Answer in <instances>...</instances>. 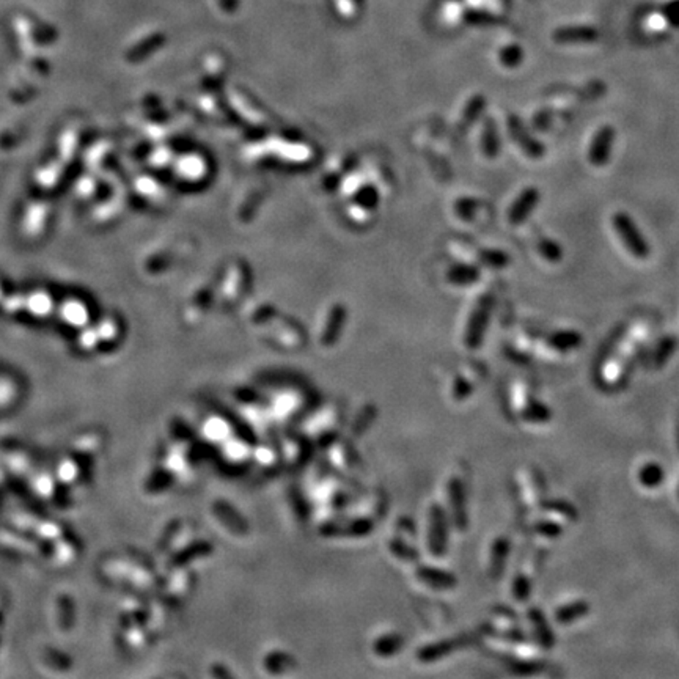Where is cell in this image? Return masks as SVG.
I'll use <instances>...</instances> for the list:
<instances>
[{"label":"cell","instance_id":"6da1fadb","mask_svg":"<svg viewBox=\"0 0 679 679\" xmlns=\"http://www.w3.org/2000/svg\"><path fill=\"white\" fill-rule=\"evenodd\" d=\"M577 521V510L566 500L543 502L530 511L529 530L541 539H555Z\"/></svg>","mask_w":679,"mask_h":679},{"label":"cell","instance_id":"7a4b0ae2","mask_svg":"<svg viewBox=\"0 0 679 679\" xmlns=\"http://www.w3.org/2000/svg\"><path fill=\"white\" fill-rule=\"evenodd\" d=\"M515 491L521 508L530 512L544 502V478L535 467H521L515 475Z\"/></svg>","mask_w":679,"mask_h":679},{"label":"cell","instance_id":"3957f363","mask_svg":"<svg viewBox=\"0 0 679 679\" xmlns=\"http://www.w3.org/2000/svg\"><path fill=\"white\" fill-rule=\"evenodd\" d=\"M443 510L447 512L450 525H453L455 530H467V486L466 480L458 474L450 476L445 484V507H443Z\"/></svg>","mask_w":679,"mask_h":679},{"label":"cell","instance_id":"277c9868","mask_svg":"<svg viewBox=\"0 0 679 679\" xmlns=\"http://www.w3.org/2000/svg\"><path fill=\"white\" fill-rule=\"evenodd\" d=\"M612 225L615 232L618 233L623 244L629 253L639 260H645L649 256V244L643 236L639 225L629 216L627 212H615L612 217Z\"/></svg>","mask_w":679,"mask_h":679},{"label":"cell","instance_id":"5b68a950","mask_svg":"<svg viewBox=\"0 0 679 679\" xmlns=\"http://www.w3.org/2000/svg\"><path fill=\"white\" fill-rule=\"evenodd\" d=\"M448 527L450 521L443 507L431 505L426 522V547L434 558H442L445 555L448 547Z\"/></svg>","mask_w":679,"mask_h":679},{"label":"cell","instance_id":"8992f818","mask_svg":"<svg viewBox=\"0 0 679 679\" xmlns=\"http://www.w3.org/2000/svg\"><path fill=\"white\" fill-rule=\"evenodd\" d=\"M493 308L494 299L491 296H483L480 297V301L476 302L475 308L469 316L466 330H464V344H466L469 349H476L483 344Z\"/></svg>","mask_w":679,"mask_h":679},{"label":"cell","instance_id":"52a82bcc","mask_svg":"<svg viewBox=\"0 0 679 679\" xmlns=\"http://www.w3.org/2000/svg\"><path fill=\"white\" fill-rule=\"evenodd\" d=\"M543 551H533L519 565V570L511 580V596L516 601L524 602L530 598L533 584L539 572V565L543 563Z\"/></svg>","mask_w":679,"mask_h":679},{"label":"cell","instance_id":"ba28073f","mask_svg":"<svg viewBox=\"0 0 679 679\" xmlns=\"http://www.w3.org/2000/svg\"><path fill=\"white\" fill-rule=\"evenodd\" d=\"M306 395L302 390L297 389H280L274 390L271 395V414L272 419L279 421H288L297 414L302 412L304 404H306Z\"/></svg>","mask_w":679,"mask_h":679},{"label":"cell","instance_id":"9c48e42d","mask_svg":"<svg viewBox=\"0 0 679 679\" xmlns=\"http://www.w3.org/2000/svg\"><path fill=\"white\" fill-rule=\"evenodd\" d=\"M415 539H417V531L411 519L403 517L395 527V535L390 539V551L397 558L406 563H412L417 560V547H415Z\"/></svg>","mask_w":679,"mask_h":679},{"label":"cell","instance_id":"30bf717a","mask_svg":"<svg viewBox=\"0 0 679 679\" xmlns=\"http://www.w3.org/2000/svg\"><path fill=\"white\" fill-rule=\"evenodd\" d=\"M484 634L512 640L524 639L521 625H519L515 613L510 612L508 608H494V611L491 612L486 627H484Z\"/></svg>","mask_w":679,"mask_h":679},{"label":"cell","instance_id":"8fae6325","mask_svg":"<svg viewBox=\"0 0 679 679\" xmlns=\"http://www.w3.org/2000/svg\"><path fill=\"white\" fill-rule=\"evenodd\" d=\"M508 133H510V137L512 138V142L522 150V153L525 156H529L531 159H541L546 155L544 145L541 142H538L536 138L529 133V129H527L524 121L515 114L508 116Z\"/></svg>","mask_w":679,"mask_h":679},{"label":"cell","instance_id":"7c38bea8","mask_svg":"<svg viewBox=\"0 0 679 679\" xmlns=\"http://www.w3.org/2000/svg\"><path fill=\"white\" fill-rule=\"evenodd\" d=\"M615 142V129L612 126L599 128L591 138L590 148H588V161L594 167H604L612 156V148Z\"/></svg>","mask_w":679,"mask_h":679},{"label":"cell","instance_id":"4fadbf2b","mask_svg":"<svg viewBox=\"0 0 679 679\" xmlns=\"http://www.w3.org/2000/svg\"><path fill=\"white\" fill-rule=\"evenodd\" d=\"M469 642H470L469 635H458V637H452V639L440 640L438 643H429V645L420 648L417 657L421 662H435L439 659H443L445 656L455 653V651L461 649L462 647H466Z\"/></svg>","mask_w":679,"mask_h":679},{"label":"cell","instance_id":"5bb4252c","mask_svg":"<svg viewBox=\"0 0 679 679\" xmlns=\"http://www.w3.org/2000/svg\"><path fill=\"white\" fill-rule=\"evenodd\" d=\"M164 470L169 475H181L192 467L191 448L184 442H175L164 453Z\"/></svg>","mask_w":679,"mask_h":679},{"label":"cell","instance_id":"9a60e30c","mask_svg":"<svg viewBox=\"0 0 679 679\" xmlns=\"http://www.w3.org/2000/svg\"><path fill=\"white\" fill-rule=\"evenodd\" d=\"M539 202V191L536 187H525V189L519 193V197L515 200V203L511 205L508 219L512 225H519L525 222L531 216V212L535 211V208L538 206Z\"/></svg>","mask_w":679,"mask_h":679},{"label":"cell","instance_id":"2e32d148","mask_svg":"<svg viewBox=\"0 0 679 679\" xmlns=\"http://www.w3.org/2000/svg\"><path fill=\"white\" fill-rule=\"evenodd\" d=\"M527 621H529L531 634H533V642L541 649H551L555 645V635H553L552 629L549 626V621L544 616V613L539 611V608H530L527 612Z\"/></svg>","mask_w":679,"mask_h":679},{"label":"cell","instance_id":"e0dca14e","mask_svg":"<svg viewBox=\"0 0 679 679\" xmlns=\"http://www.w3.org/2000/svg\"><path fill=\"white\" fill-rule=\"evenodd\" d=\"M590 604L580 598L565 601L558 604L555 611H553V621L560 626H570L580 621L582 618H585V616L590 613Z\"/></svg>","mask_w":679,"mask_h":679},{"label":"cell","instance_id":"ac0fdd59","mask_svg":"<svg viewBox=\"0 0 679 679\" xmlns=\"http://www.w3.org/2000/svg\"><path fill=\"white\" fill-rule=\"evenodd\" d=\"M340 411L335 404H329L320 411H316V414L307 421V431L310 435H315V438H324L325 434L329 435V433L334 429L338 421H340Z\"/></svg>","mask_w":679,"mask_h":679},{"label":"cell","instance_id":"d6986e66","mask_svg":"<svg viewBox=\"0 0 679 679\" xmlns=\"http://www.w3.org/2000/svg\"><path fill=\"white\" fill-rule=\"evenodd\" d=\"M192 587H193L192 572L189 570H186V566H178V570L173 571L169 576L167 582H165L164 591L167 594L169 599L181 601L189 596Z\"/></svg>","mask_w":679,"mask_h":679},{"label":"cell","instance_id":"ffe728a7","mask_svg":"<svg viewBox=\"0 0 679 679\" xmlns=\"http://www.w3.org/2000/svg\"><path fill=\"white\" fill-rule=\"evenodd\" d=\"M510 539L500 535L493 539V543L489 546V553H488V574L489 577H493L494 580L497 577H500V574L505 571V565H507V560L510 557Z\"/></svg>","mask_w":679,"mask_h":679},{"label":"cell","instance_id":"44dd1931","mask_svg":"<svg viewBox=\"0 0 679 679\" xmlns=\"http://www.w3.org/2000/svg\"><path fill=\"white\" fill-rule=\"evenodd\" d=\"M385 507V500L383 494L379 493H370L366 495H362L356 502V505H351V508L348 510L346 515L354 516V519H362V521H371L373 517H379L380 512H383Z\"/></svg>","mask_w":679,"mask_h":679},{"label":"cell","instance_id":"7402d4cb","mask_svg":"<svg viewBox=\"0 0 679 679\" xmlns=\"http://www.w3.org/2000/svg\"><path fill=\"white\" fill-rule=\"evenodd\" d=\"M415 576H417L419 582H421V584L426 585L428 588H433V590H452V588L456 587L455 574L439 570V567H419Z\"/></svg>","mask_w":679,"mask_h":679},{"label":"cell","instance_id":"603a6c76","mask_svg":"<svg viewBox=\"0 0 679 679\" xmlns=\"http://www.w3.org/2000/svg\"><path fill=\"white\" fill-rule=\"evenodd\" d=\"M635 481L639 483L640 488L647 491L661 488L665 481V469L657 461L642 462L635 470Z\"/></svg>","mask_w":679,"mask_h":679},{"label":"cell","instance_id":"cb8c5ba5","mask_svg":"<svg viewBox=\"0 0 679 679\" xmlns=\"http://www.w3.org/2000/svg\"><path fill=\"white\" fill-rule=\"evenodd\" d=\"M544 343L551 351L558 352V354H566V352H571L579 348L582 344V335L577 330L572 329L555 330L546 337Z\"/></svg>","mask_w":679,"mask_h":679},{"label":"cell","instance_id":"d4e9b609","mask_svg":"<svg viewBox=\"0 0 679 679\" xmlns=\"http://www.w3.org/2000/svg\"><path fill=\"white\" fill-rule=\"evenodd\" d=\"M222 445V456H224L225 462L232 464V466H241L246 461L252 458V447L242 439V438H232L227 439Z\"/></svg>","mask_w":679,"mask_h":679},{"label":"cell","instance_id":"484cf974","mask_svg":"<svg viewBox=\"0 0 679 679\" xmlns=\"http://www.w3.org/2000/svg\"><path fill=\"white\" fill-rule=\"evenodd\" d=\"M212 512L216 515V517L219 519L222 524L228 527V530L234 533V535L241 536V535H247V533H248V527H247L244 519H242L228 503L217 502L212 507Z\"/></svg>","mask_w":679,"mask_h":679},{"label":"cell","instance_id":"4316f807","mask_svg":"<svg viewBox=\"0 0 679 679\" xmlns=\"http://www.w3.org/2000/svg\"><path fill=\"white\" fill-rule=\"evenodd\" d=\"M329 462L340 472H352L356 469V456L349 445L344 442L332 443L328 450Z\"/></svg>","mask_w":679,"mask_h":679},{"label":"cell","instance_id":"83f0119b","mask_svg":"<svg viewBox=\"0 0 679 679\" xmlns=\"http://www.w3.org/2000/svg\"><path fill=\"white\" fill-rule=\"evenodd\" d=\"M202 434L208 442L224 443L233 435L232 423L227 419L220 417V415H214V417H210L205 421Z\"/></svg>","mask_w":679,"mask_h":679},{"label":"cell","instance_id":"f1b7e54d","mask_svg":"<svg viewBox=\"0 0 679 679\" xmlns=\"http://www.w3.org/2000/svg\"><path fill=\"white\" fill-rule=\"evenodd\" d=\"M481 150L486 157L494 159L500 153V138H498L497 124L493 119L484 121L481 134Z\"/></svg>","mask_w":679,"mask_h":679},{"label":"cell","instance_id":"f546056e","mask_svg":"<svg viewBox=\"0 0 679 679\" xmlns=\"http://www.w3.org/2000/svg\"><path fill=\"white\" fill-rule=\"evenodd\" d=\"M476 380L470 376L469 373H458L452 380V387H450V395L455 401H462L467 399L469 397H472V393L475 392Z\"/></svg>","mask_w":679,"mask_h":679},{"label":"cell","instance_id":"4dcf8cb0","mask_svg":"<svg viewBox=\"0 0 679 679\" xmlns=\"http://www.w3.org/2000/svg\"><path fill=\"white\" fill-rule=\"evenodd\" d=\"M448 280L458 287H469L480 280V269L472 265H456L448 271Z\"/></svg>","mask_w":679,"mask_h":679},{"label":"cell","instance_id":"1f68e13d","mask_svg":"<svg viewBox=\"0 0 679 679\" xmlns=\"http://www.w3.org/2000/svg\"><path fill=\"white\" fill-rule=\"evenodd\" d=\"M304 453H306V447H304V442L301 439L289 438V435L282 439L280 455L287 464H291V466L299 464Z\"/></svg>","mask_w":679,"mask_h":679},{"label":"cell","instance_id":"d6a6232c","mask_svg":"<svg viewBox=\"0 0 679 679\" xmlns=\"http://www.w3.org/2000/svg\"><path fill=\"white\" fill-rule=\"evenodd\" d=\"M676 346H678V342L673 337L662 338L661 343L656 346V349L653 352L651 366H653V368H662V366L668 362V359L673 356Z\"/></svg>","mask_w":679,"mask_h":679},{"label":"cell","instance_id":"836d02e7","mask_svg":"<svg viewBox=\"0 0 679 679\" xmlns=\"http://www.w3.org/2000/svg\"><path fill=\"white\" fill-rule=\"evenodd\" d=\"M486 109V98L481 95H475L472 100L467 102L466 109H464V116H462V126L469 129L472 124L480 119L481 114Z\"/></svg>","mask_w":679,"mask_h":679},{"label":"cell","instance_id":"e575fe53","mask_svg":"<svg viewBox=\"0 0 679 679\" xmlns=\"http://www.w3.org/2000/svg\"><path fill=\"white\" fill-rule=\"evenodd\" d=\"M210 552H211V546L208 543L192 544L189 549L186 547V549L181 553H178V557L175 555V558L172 560V565L173 566H186L187 561L196 560V558H203Z\"/></svg>","mask_w":679,"mask_h":679},{"label":"cell","instance_id":"d590c367","mask_svg":"<svg viewBox=\"0 0 679 679\" xmlns=\"http://www.w3.org/2000/svg\"><path fill=\"white\" fill-rule=\"evenodd\" d=\"M403 647V639L397 634H387L384 637H380L379 640L374 643V651H376V656H393L395 653Z\"/></svg>","mask_w":679,"mask_h":679},{"label":"cell","instance_id":"8d00e7d4","mask_svg":"<svg viewBox=\"0 0 679 679\" xmlns=\"http://www.w3.org/2000/svg\"><path fill=\"white\" fill-rule=\"evenodd\" d=\"M480 260L484 266L493 269H503L510 265V255L497 248H484L480 252Z\"/></svg>","mask_w":679,"mask_h":679},{"label":"cell","instance_id":"74e56055","mask_svg":"<svg viewBox=\"0 0 679 679\" xmlns=\"http://www.w3.org/2000/svg\"><path fill=\"white\" fill-rule=\"evenodd\" d=\"M252 458L256 464H260L261 467H272L275 466L277 461H279V453H277L274 447L263 443V445H258L253 450Z\"/></svg>","mask_w":679,"mask_h":679},{"label":"cell","instance_id":"f35d334b","mask_svg":"<svg viewBox=\"0 0 679 679\" xmlns=\"http://www.w3.org/2000/svg\"><path fill=\"white\" fill-rule=\"evenodd\" d=\"M538 248H539V253H541L544 258L551 263H557L563 258V251H561L560 244L552 239H543L539 242Z\"/></svg>","mask_w":679,"mask_h":679},{"label":"cell","instance_id":"ab89813d","mask_svg":"<svg viewBox=\"0 0 679 679\" xmlns=\"http://www.w3.org/2000/svg\"><path fill=\"white\" fill-rule=\"evenodd\" d=\"M480 208V202L475 198H461L458 203H456V212L459 214V217L464 220H472L475 212Z\"/></svg>","mask_w":679,"mask_h":679},{"label":"cell","instance_id":"60d3db41","mask_svg":"<svg viewBox=\"0 0 679 679\" xmlns=\"http://www.w3.org/2000/svg\"><path fill=\"white\" fill-rule=\"evenodd\" d=\"M373 419H374V409L373 407H365L363 411L359 414V419L356 421V426L352 428V431H354L356 435H360L366 428H368V425L371 423Z\"/></svg>","mask_w":679,"mask_h":679},{"label":"cell","instance_id":"b9f144b4","mask_svg":"<svg viewBox=\"0 0 679 679\" xmlns=\"http://www.w3.org/2000/svg\"><path fill=\"white\" fill-rule=\"evenodd\" d=\"M519 60H521V54H519V49H510V51L502 54V61L508 66H516L519 64Z\"/></svg>","mask_w":679,"mask_h":679},{"label":"cell","instance_id":"7bdbcfd3","mask_svg":"<svg viewBox=\"0 0 679 679\" xmlns=\"http://www.w3.org/2000/svg\"><path fill=\"white\" fill-rule=\"evenodd\" d=\"M676 443H678V450H679V417H678V423H676Z\"/></svg>","mask_w":679,"mask_h":679},{"label":"cell","instance_id":"ee69618b","mask_svg":"<svg viewBox=\"0 0 679 679\" xmlns=\"http://www.w3.org/2000/svg\"><path fill=\"white\" fill-rule=\"evenodd\" d=\"M676 495H678V500H679V480L676 483Z\"/></svg>","mask_w":679,"mask_h":679}]
</instances>
